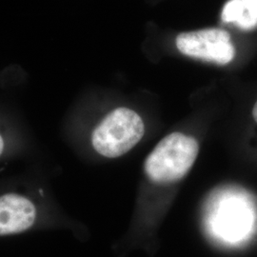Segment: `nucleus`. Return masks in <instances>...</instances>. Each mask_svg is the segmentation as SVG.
I'll list each match as a JSON object with an SVG mask.
<instances>
[{
  "mask_svg": "<svg viewBox=\"0 0 257 257\" xmlns=\"http://www.w3.org/2000/svg\"><path fill=\"white\" fill-rule=\"evenodd\" d=\"M218 224L223 227V231L225 233H231L235 236L234 233H240L244 231L246 225V212L242 207L236 205L227 206L225 211L219 215Z\"/></svg>",
  "mask_w": 257,
  "mask_h": 257,
  "instance_id": "nucleus-6",
  "label": "nucleus"
},
{
  "mask_svg": "<svg viewBox=\"0 0 257 257\" xmlns=\"http://www.w3.org/2000/svg\"><path fill=\"white\" fill-rule=\"evenodd\" d=\"M252 116H253V119L255 120V122H257V101L255 102L252 109Z\"/></svg>",
  "mask_w": 257,
  "mask_h": 257,
  "instance_id": "nucleus-8",
  "label": "nucleus"
},
{
  "mask_svg": "<svg viewBox=\"0 0 257 257\" xmlns=\"http://www.w3.org/2000/svg\"><path fill=\"white\" fill-rule=\"evenodd\" d=\"M222 20L243 30L257 26V0H230L222 11Z\"/></svg>",
  "mask_w": 257,
  "mask_h": 257,
  "instance_id": "nucleus-5",
  "label": "nucleus"
},
{
  "mask_svg": "<svg viewBox=\"0 0 257 257\" xmlns=\"http://www.w3.org/2000/svg\"><path fill=\"white\" fill-rule=\"evenodd\" d=\"M38 219L36 203L17 193L0 195V236L15 235L32 229Z\"/></svg>",
  "mask_w": 257,
  "mask_h": 257,
  "instance_id": "nucleus-4",
  "label": "nucleus"
},
{
  "mask_svg": "<svg viewBox=\"0 0 257 257\" xmlns=\"http://www.w3.org/2000/svg\"><path fill=\"white\" fill-rule=\"evenodd\" d=\"M176 47L183 55L225 65L234 57L230 35L222 29H204L182 33L176 37Z\"/></svg>",
  "mask_w": 257,
  "mask_h": 257,
  "instance_id": "nucleus-3",
  "label": "nucleus"
},
{
  "mask_svg": "<svg viewBox=\"0 0 257 257\" xmlns=\"http://www.w3.org/2000/svg\"><path fill=\"white\" fill-rule=\"evenodd\" d=\"M6 151V140L0 133V157L4 155Z\"/></svg>",
  "mask_w": 257,
  "mask_h": 257,
  "instance_id": "nucleus-7",
  "label": "nucleus"
},
{
  "mask_svg": "<svg viewBox=\"0 0 257 257\" xmlns=\"http://www.w3.org/2000/svg\"><path fill=\"white\" fill-rule=\"evenodd\" d=\"M198 153L199 145L195 138L173 133L160 140L148 156L145 174L154 183H175L190 172Z\"/></svg>",
  "mask_w": 257,
  "mask_h": 257,
  "instance_id": "nucleus-1",
  "label": "nucleus"
},
{
  "mask_svg": "<svg viewBox=\"0 0 257 257\" xmlns=\"http://www.w3.org/2000/svg\"><path fill=\"white\" fill-rule=\"evenodd\" d=\"M145 133L142 118L135 110H111L92 131V146L100 156L117 158L137 146Z\"/></svg>",
  "mask_w": 257,
  "mask_h": 257,
  "instance_id": "nucleus-2",
  "label": "nucleus"
}]
</instances>
